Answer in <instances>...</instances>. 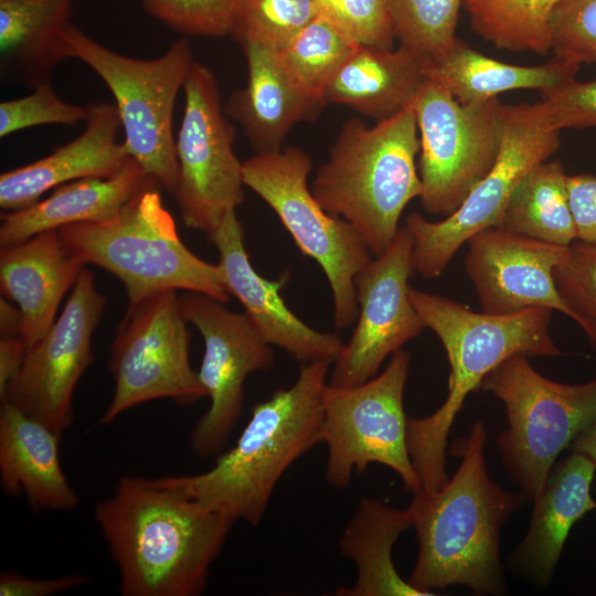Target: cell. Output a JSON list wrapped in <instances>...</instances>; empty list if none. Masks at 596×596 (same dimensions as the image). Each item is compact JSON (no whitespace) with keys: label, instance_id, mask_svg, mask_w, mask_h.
Returning a JSON list of instances; mask_svg holds the SVG:
<instances>
[{"label":"cell","instance_id":"obj_1","mask_svg":"<svg viewBox=\"0 0 596 596\" xmlns=\"http://www.w3.org/2000/svg\"><path fill=\"white\" fill-rule=\"evenodd\" d=\"M124 596H199L234 523L157 478L126 476L94 508Z\"/></svg>","mask_w":596,"mask_h":596},{"label":"cell","instance_id":"obj_2","mask_svg":"<svg viewBox=\"0 0 596 596\" xmlns=\"http://www.w3.org/2000/svg\"><path fill=\"white\" fill-rule=\"evenodd\" d=\"M485 424H472L467 437L454 443L460 464L447 482L434 491L414 493L408 510L418 553L407 581L435 595L451 585L476 595H502L505 579L500 560L503 524L525 497L503 490L486 466Z\"/></svg>","mask_w":596,"mask_h":596},{"label":"cell","instance_id":"obj_3","mask_svg":"<svg viewBox=\"0 0 596 596\" xmlns=\"http://www.w3.org/2000/svg\"><path fill=\"white\" fill-rule=\"evenodd\" d=\"M409 299L443 344L450 372L444 403L430 415L407 421V445L422 490L447 480V438L468 395L514 354L558 356L564 352L550 333L552 311L530 308L510 315L476 312L441 295L409 287Z\"/></svg>","mask_w":596,"mask_h":596},{"label":"cell","instance_id":"obj_4","mask_svg":"<svg viewBox=\"0 0 596 596\" xmlns=\"http://www.w3.org/2000/svg\"><path fill=\"white\" fill-rule=\"evenodd\" d=\"M332 362L302 364L290 387L256 404L235 445L209 470L157 480L235 521L258 524L283 475L321 443L322 395Z\"/></svg>","mask_w":596,"mask_h":596},{"label":"cell","instance_id":"obj_5","mask_svg":"<svg viewBox=\"0 0 596 596\" xmlns=\"http://www.w3.org/2000/svg\"><path fill=\"white\" fill-rule=\"evenodd\" d=\"M418 153L413 106L372 127L351 118L310 188L319 204L350 223L377 256L397 234L406 205L422 193Z\"/></svg>","mask_w":596,"mask_h":596},{"label":"cell","instance_id":"obj_6","mask_svg":"<svg viewBox=\"0 0 596 596\" xmlns=\"http://www.w3.org/2000/svg\"><path fill=\"white\" fill-rule=\"evenodd\" d=\"M160 188L150 177L111 219L57 231L85 265L104 268L124 284L128 305L162 290L200 292L227 302L231 295L220 265L185 246Z\"/></svg>","mask_w":596,"mask_h":596},{"label":"cell","instance_id":"obj_7","mask_svg":"<svg viewBox=\"0 0 596 596\" xmlns=\"http://www.w3.org/2000/svg\"><path fill=\"white\" fill-rule=\"evenodd\" d=\"M480 387L504 405L508 427L497 438L501 460L526 500L544 487L558 455L596 419V379L550 380L525 354L505 359Z\"/></svg>","mask_w":596,"mask_h":596},{"label":"cell","instance_id":"obj_8","mask_svg":"<svg viewBox=\"0 0 596 596\" xmlns=\"http://www.w3.org/2000/svg\"><path fill=\"white\" fill-rule=\"evenodd\" d=\"M64 39L70 58L89 66L111 92L128 155L173 194L178 161L172 116L177 96L195 61L189 42L174 41L161 56L142 60L111 51L71 22Z\"/></svg>","mask_w":596,"mask_h":596},{"label":"cell","instance_id":"obj_9","mask_svg":"<svg viewBox=\"0 0 596 596\" xmlns=\"http://www.w3.org/2000/svg\"><path fill=\"white\" fill-rule=\"evenodd\" d=\"M311 168L305 150L288 146L246 159L243 181L277 214L300 252L321 267L331 290L334 324L347 329L359 315L354 280L371 260V252L350 223L319 204L308 184Z\"/></svg>","mask_w":596,"mask_h":596},{"label":"cell","instance_id":"obj_10","mask_svg":"<svg viewBox=\"0 0 596 596\" xmlns=\"http://www.w3.org/2000/svg\"><path fill=\"white\" fill-rule=\"evenodd\" d=\"M409 354L398 350L386 368L353 386L327 384L322 395L321 443L328 448L326 480L347 488L353 473L380 464L397 473L404 490L422 489L407 445L404 390Z\"/></svg>","mask_w":596,"mask_h":596},{"label":"cell","instance_id":"obj_11","mask_svg":"<svg viewBox=\"0 0 596 596\" xmlns=\"http://www.w3.org/2000/svg\"><path fill=\"white\" fill-rule=\"evenodd\" d=\"M560 131L542 100L505 105L498 158L459 207L436 222L407 215L414 270L424 278L441 275L470 237L498 226L523 177L558 149Z\"/></svg>","mask_w":596,"mask_h":596},{"label":"cell","instance_id":"obj_12","mask_svg":"<svg viewBox=\"0 0 596 596\" xmlns=\"http://www.w3.org/2000/svg\"><path fill=\"white\" fill-rule=\"evenodd\" d=\"M412 106L419 136L418 199L426 213L447 216L494 164L505 105L498 97L461 104L427 77Z\"/></svg>","mask_w":596,"mask_h":596},{"label":"cell","instance_id":"obj_13","mask_svg":"<svg viewBox=\"0 0 596 596\" xmlns=\"http://www.w3.org/2000/svg\"><path fill=\"white\" fill-rule=\"evenodd\" d=\"M187 323L177 290L128 305L110 348L115 390L102 425L150 401L169 398L191 405L206 397L190 363Z\"/></svg>","mask_w":596,"mask_h":596},{"label":"cell","instance_id":"obj_14","mask_svg":"<svg viewBox=\"0 0 596 596\" xmlns=\"http://www.w3.org/2000/svg\"><path fill=\"white\" fill-rule=\"evenodd\" d=\"M184 111L175 140L178 182L172 194L189 228L212 233L244 201L243 162L222 107L217 79L193 62L183 86Z\"/></svg>","mask_w":596,"mask_h":596},{"label":"cell","instance_id":"obj_15","mask_svg":"<svg viewBox=\"0 0 596 596\" xmlns=\"http://www.w3.org/2000/svg\"><path fill=\"white\" fill-rule=\"evenodd\" d=\"M182 312L204 340L198 376L210 407L191 432L192 451L199 457L222 453L240 419L245 401L244 384L249 374L273 366L272 344L251 318L230 311L224 304L200 292L179 296Z\"/></svg>","mask_w":596,"mask_h":596},{"label":"cell","instance_id":"obj_16","mask_svg":"<svg viewBox=\"0 0 596 596\" xmlns=\"http://www.w3.org/2000/svg\"><path fill=\"white\" fill-rule=\"evenodd\" d=\"M105 306L94 274L84 268L52 327L28 347L1 403H11L62 435L73 421L75 387L94 360L92 339Z\"/></svg>","mask_w":596,"mask_h":596},{"label":"cell","instance_id":"obj_17","mask_svg":"<svg viewBox=\"0 0 596 596\" xmlns=\"http://www.w3.org/2000/svg\"><path fill=\"white\" fill-rule=\"evenodd\" d=\"M412 251V236L403 225L385 251L356 275L358 321L332 362L329 384L353 386L372 379L389 356L426 328L409 299Z\"/></svg>","mask_w":596,"mask_h":596},{"label":"cell","instance_id":"obj_18","mask_svg":"<svg viewBox=\"0 0 596 596\" xmlns=\"http://www.w3.org/2000/svg\"><path fill=\"white\" fill-rule=\"evenodd\" d=\"M466 274L481 311L510 315L530 308L557 310L583 329L579 316L560 294L554 272L570 246L533 240L493 226L467 242Z\"/></svg>","mask_w":596,"mask_h":596},{"label":"cell","instance_id":"obj_19","mask_svg":"<svg viewBox=\"0 0 596 596\" xmlns=\"http://www.w3.org/2000/svg\"><path fill=\"white\" fill-rule=\"evenodd\" d=\"M215 245L227 290L244 307L263 337L302 364L333 361L344 342L338 334L312 329L285 304L280 291L288 274L277 279L260 276L252 266L244 242V230L236 211L231 210L209 234Z\"/></svg>","mask_w":596,"mask_h":596},{"label":"cell","instance_id":"obj_20","mask_svg":"<svg viewBox=\"0 0 596 596\" xmlns=\"http://www.w3.org/2000/svg\"><path fill=\"white\" fill-rule=\"evenodd\" d=\"M85 129L49 156L0 175V206L7 212L24 209L47 191L84 179L109 177L129 158L115 104L88 106Z\"/></svg>","mask_w":596,"mask_h":596},{"label":"cell","instance_id":"obj_21","mask_svg":"<svg viewBox=\"0 0 596 596\" xmlns=\"http://www.w3.org/2000/svg\"><path fill=\"white\" fill-rule=\"evenodd\" d=\"M85 263L64 243L57 230L1 246L0 288L21 312V337L32 345L52 327L65 294Z\"/></svg>","mask_w":596,"mask_h":596},{"label":"cell","instance_id":"obj_22","mask_svg":"<svg viewBox=\"0 0 596 596\" xmlns=\"http://www.w3.org/2000/svg\"><path fill=\"white\" fill-rule=\"evenodd\" d=\"M596 464L573 451L552 468L533 499L526 534L510 555V564L533 584L545 587L573 525L596 510L590 493Z\"/></svg>","mask_w":596,"mask_h":596},{"label":"cell","instance_id":"obj_23","mask_svg":"<svg viewBox=\"0 0 596 596\" xmlns=\"http://www.w3.org/2000/svg\"><path fill=\"white\" fill-rule=\"evenodd\" d=\"M61 436L11 403H1L0 480L7 494H24L35 511L71 510L78 504L61 465Z\"/></svg>","mask_w":596,"mask_h":596},{"label":"cell","instance_id":"obj_24","mask_svg":"<svg viewBox=\"0 0 596 596\" xmlns=\"http://www.w3.org/2000/svg\"><path fill=\"white\" fill-rule=\"evenodd\" d=\"M240 44L247 62V83L230 96L224 109L243 128L255 152L277 151L294 126L315 119L323 106L298 91L275 49Z\"/></svg>","mask_w":596,"mask_h":596},{"label":"cell","instance_id":"obj_25","mask_svg":"<svg viewBox=\"0 0 596 596\" xmlns=\"http://www.w3.org/2000/svg\"><path fill=\"white\" fill-rule=\"evenodd\" d=\"M150 177L129 156L109 177L84 178L62 184L50 196L1 216L0 245L25 241L63 226L100 222L115 216Z\"/></svg>","mask_w":596,"mask_h":596},{"label":"cell","instance_id":"obj_26","mask_svg":"<svg viewBox=\"0 0 596 596\" xmlns=\"http://www.w3.org/2000/svg\"><path fill=\"white\" fill-rule=\"evenodd\" d=\"M426 79L425 63L407 49L361 44L329 84L322 103L348 106L379 123L412 106Z\"/></svg>","mask_w":596,"mask_h":596},{"label":"cell","instance_id":"obj_27","mask_svg":"<svg viewBox=\"0 0 596 596\" xmlns=\"http://www.w3.org/2000/svg\"><path fill=\"white\" fill-rule=\"evenodd\" d=\"M413 524L408 508L402 510L376 499L363 497L345 525L339 547L356 570L352 586H341L339 596H433L397 572L392 550L402 532Z\"/></svg>","mask_w":596,"mask_h":596},{"label":"cell","instance_id":"obj_28","mask_svg":"<svg viewBox=\"0 0 596 596\" xmlns=\"http://www.w3.org/2000/svg\"><path fill=\"white\" fill-rule=\"evenodd\" d=\"M72 0H0L1 70L32 88L70 58L64 30Z\"/></svg>","mask_w":596,"mask_h":596},{"label":"cell","instance_id":"obj_29","mask_svg":"<svg viewBox=\"0 0 596 596\" xmlns=\"http://www.w3.org/2000/svg\"><path fill=\"white\" fill-rule=\"evenodd\" d=\"M579 66L553 57L542 65H515L483 55L456 38L425 73L461 104L497 98L514 89L549 91L575 77Z\"/></svg>","mask_w":596,"mask_h":596},{"label":"cell","instance_id":"obj_30","mask_svg":"<svg viewBox=\"0 0 596 596\" xmlns=\"http://www.w3.org/2000/svg\"><path fill=\"white\" fill-rule=\"evenodd\" d=\"M567 175L557 160L532 167L514 190L498 227L555 245L576 240Z\"/></svg>","mask_w":596,"mask_h":596},{"label":"cell","instance_id":"obj_31","mask_svg":"<svg viewBox=\"0 0 596 596\" xmlns=\"http://www.w3.org/2000/svg\"><path fill=\"white\" fill-rule=\"evenodd\" d=\"M360 45L340 25L320 13L276 52L298 91L324 107L326 89Z\"/></svg>","mask_w":596,"mask_h":596},{"label":"cell","instance_id":"obj_32","mask_svg":"<svg viewBox=\"0 0 596 596\" xmlns=\"http://www.w3.org/2000/svg\"><path fill=\"white\" fill-rule=\"evenodd\" d=\"M560 0H464L471 25L500 50L551 51L550 20Z\"/></svg>","mask_w":596,"mask_h":596},{"label":"cell","instance_id":"obj_33","mask_svg":"<svg viewBox=\"0 0 596 596\" xmlns=\"http://www.w3.org/2000/svg\"><path fill=\"white\" fill-rule=\"evenodd\" d=\"M464 0H390L395 40L425 65L456 39Z\"/></svg>","mask_w":596,"mask_h":596},{"label":"cell","instance_id":"obj_34","mask_svg":"<svg viewBox=\"0 0 596 596\" xmlns=\"http://www.w3.org/2000/svg\"><path fill=\"white\" fill-rule=\"evenodd\" d=\"M320 13L316 0H240L231 34L278 50Z\"/></svg>","mask_w":596,"mask_h":596},{"label":"cell","instance_id":"obj_35","mask_svg":"<svg viewBox=\"0 0 596 596\" xmlns=\"http://www.w3.org/2000/svg\"><path fill=\"white\" fill-rule=\"evenodd\" d=\"M142 4L175 32L219 38L232 33L240 0H142Z\"/></svg>","mask_w":596,"mask_h":596},{"label":"cell","instance_id":"obj_36","mask_svg":"<svg viewBox=\"0 0 596 596\" xmlns=\"http://www.w3.org/2000/svg\"><path fill=\"white\" fill-rule=\"evenodd\" d=\"M560 294L583 321V331L596 348V244L575 241L554 272Z\"/></svg>","mask_w":596,"mask_h":596},{"label":"cell","instance_id":"obj_37","mask_svg":"<svg viewBox=\"0 0 596 596\" xmlns=\"http://www.w3.org/2000/svg\"><path fill=\"white\" fill-rule=\"evenodd\" d=\"M551 51L570 64L596 62V0H560L551 20Z\"/></svg>","mask_w":596,"mask_h":596},{"label":"cell","instance_id":"obj_38","mask_svg":"<svg viewBox=\"0 0 596 596\" xmlns=\"http://www.w3.org/2000/svg\"><path fill=\"white\" fill-rule=\"evenodd\" d=\"M88 113V106L64 102L45 82L24 97L0 104V137L40 125H76L86 121Z\"/></svg>","mask_w":596,"mask_h":596},{"label":"cell","instance_id":"obj_39","mask_svg":"<svg viewBox=\"0 0 596 596\" xmlns=\"http://www.w3.org/2000/svg\"><path fill=\"white\" fill-rule=\"evenodd\" d=\"M320 12L363 45L394 47L390 0H316Z\"/></svg>","mask_w":596,"mask_h":596},{"label":"cell","instance_id":"obj_40","mask_svg":"<svg viewBox=\"0 0 596 596\" xmlns=\"http://www.w3.org/2000/svg\"><path fill=\"white\" fill-rule=\"evenodd\" d=\"M541 100L560 130L596 127V78L579 82L574 77L555 88L541 92Z\"/></svg>","mask_w":596,"mask_h":596},{"label":"cell","instance_id":"obj_41","mask_svg":"<svg viewBox=\"0 0 596 596\" xmlns=\"http://www.w3.org/2000/svg\"><path fill=\"white\" fill-rule=\"evenodd\" d=\"M567 191L576 227V241L596 244V177L567 175Z\"/></svg>","mask_w":596,"mask_h":596},{"label":"cell","instance_id":"obj_42","mask_svg":"<svg viewBox=\"0 0 596 596\" xmlns=\"http://www.w3.org/2000/svg\"><path fill=\"white\" fill-rule=\"evenodd\" d=\"M85 575H62L52 578H32L17 572H4L0 576L1 596H49L82 586L89 582Z\"/></svg>","mask_w":596,"mask_h":596},{"label":"cell","instance_id":"obj_43","mask_svg":"<svg viewBox=\"0 0 596 596\" xmlns=\"http://www.w3.org/2000/svg\"><path fill=\"white\" fill-rule=\"evenodd\" d=\"M28 352V343L21 336L0 339V400L11 381L19 373Z\"/></svg>","mask_w":596,"mask_h":596},{"label":"cell","instance_id":"obj_44","mask_svg":"<svg viewBox=\"0 0 596 596\" xmlns=\"http://www.w3.org/2000/svg\"><path fill=\"white\" fill-rule=\"evenodd\" d=\"M21 312L18 306L6 297L0 299V336H21Z\"/></svg>","mask_w":596,"mask_h":596},{"label":"cell","instance_id":"obj_45","mask_svg":"<svg viewBox=\"0 0 596 596\" xmlns=\"http://www.w3.org/2000/svg\"><path fill=\"white\" fill-rule=\"evenodd\" d=\"M570 448L596 464V419L573 440Z\"/></svg>","mask_w":596,"mask_h":596}]
</instances>
